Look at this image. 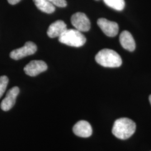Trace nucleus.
<instances>
[{"instance_id":"1","label":"nucleus","mask_w":151,"mask_h":151,"mask_svg":"<svg viewBox=\"0 0 151 151\" xmlns=\"http://www.w3.org/2000/svg\"><path fill=\"white\" fill-rule=\"evenodd\" d=\"M136 129V124L131 119L123 118L117 119L114 123L112 133L120 139H127L133 135Z\"/></svg>"},{"instance_id":"2","label":"nucleus","mask_w":151,"mask_h":151,"mask_svg":"<svg viewBox=\"0 0 151 151\" xmlns=\"http://www.w3.org/2000/svg\"><path fill=\"white\" fill-rule=\"evenodd\" d=\"M95 60L98 64L105 67H119L122 64L120 55L110 49H104L99 51L95 56Z\"/></svg>"},{"instance_id":"3","label":"nucleus","mask_w":151,"mask_h":151,"mask_svg":"<svg viewBox=\"0 0 151 151\" xmlns=\"http://www.w3.org/2000/svg\"><path fill=\"white\" fill-rule=\"evenodd\" d=\"M58 40L61 43L73 47H81L86 42V37L82 32L76 29H67Z\"/></svg>"},{"instance_id":"4","label":"nucleus","mask_w":151,"mask_h":151,"mask_svg":"<svg viewBox=\"0 0 151 151\" xmlns=\"http://www.w3.org/2000/svg\"><path fill=\"white\" fill-rule=\"evenodd\" d=\"M71 23L76 29L81 32H88L91 27V23L87 16L82 12H76L71 17Z\"/></svg>"},{"instance_id":"5","label":"nucleus","mask_w":151,"mask_h":151,"mask_svg":"<svg viewBox=\"0 0 151 151\" xmlns=\"http://www.w3.org/2000/svg\"><path fill=\"white\" fill-rule=\"evenodd\" d=\"M37 50V47L35 44L32 42H27L23 47L11 52L10 56L13 60H20L27 56L34 54Z\"/></svg>"},{"instance_id":"6","label":"nucleus","mask_w":151,"mask_h":151,"mask_svg":"<svg viewBox=\"0 0 151 151\" xmlns=\"http://www.w3.org/2000/svg\"><path fill=\"white\" fill-rule=\"evenodd\" d=\"M97 25L108 37H114L119 32L118 24L115 22L108 20L105 18H100L97 20Z\"/></svg>"},{"instance_id":"7","label":"nucleus","mask_w":151,"mask_h":151,"mask_svg":"<svg viewBox=\"0 0 151 151\" xmlns=\"http://www.w3.org/2000/svg\"><path fill=\"white\" fill-rule=\"evenodd\" d=\"M48 65L41 60H34L30 62L24 67V70L27 75L34 77L47 70Z\"/></svg>"},{"instance_id":"8","label":"nucleus","mask_w":151,"mask_h":151,"mask_svg":"<svg viewBox=\"0 0 151 151\" xmlns=\"http://www.w3.org/2000/svg\"><path fill=\"white\" fill-rule=\"evenodd\" d=\"M19 92V87L16 86L12 87L8 91L5 97L1 103V108L3 111H9L14 106Z\"/></svg>"},{"instance_id":"9","label":"nucleus","mask_w":151,"mask_h":151,"mask_svg":"<svg viewBox=\"0 0 151 151\" xmlns=\"http://www.w3.org/2000/svg\"><path fill=\"white\" fill-rule=\"evenodd\" d=\"M73 132L78 137L88 138L92 135V129L91 125L88 122L85 120H81L74 125Z\"/></svg>"},{"instance_id":"10","label":"nucleus","mask_w":151,"mask_h":151,"mask_svg":"<svg viewBox=\"0 0 151 151\" xmlns=\"http://www.w3.org/2000/svg\"><path fill=\"white\" fill-rule=\"evenodd\" d=\"M67 29V25L65 22L57 20L50 25L47 30V35L49 38H59Z\"/></svg>"},{"instance_id":"11","label":"nucleus","mask_w":151,"mask_h":151,"mask_svg":"<svg viewBox=\"0 0 151 151\" xmlns=\"http://www.w3.org/2000/svg\"><path fill=\"white\" fill-rule=\"evenodd\" d=\"M119 41L121 45L125 49L130 52H133L135 50V40L132 35L128 31L124 30L120 34Z\"/></svg>"},{"instance_id":"12","label":"nucleus","mask_w":151,"mask_h":151,"mask_svg":"<svg viewBox=\"0 0 151 151\" xmlns=\"http://www.w3.org/2000/svg\"><path fill=\"white\" fill-rule=\"evenodd\" d=\"M33 1L38 9L43 12L52 14L55 11V6L47 0H33Z\"/></svg>"},{"instance_id":"13","label":"nucleus","mask_w":151,"mask_h":151,"mask_svg":"<svg viewBox=\"0 0 151 151\" xmlns=\"http://www.w3.org/2000/svg\"><path fill=\"white\" fill-rule=\"evenodd\" d=\"M104 1L109 7L117 11H122L125 7L124 0H104Z\"/></svg>"},{"instance_id":"14","label":"nucleus","mask_w":151,"mask_h":151,"mask_svg":"<svg viewBox=\"0 0 151 151\" xmlns=\"http://www.w3.org/2000/svg\"><path fill=\"white\" fill-rule=\"evenodd\" d=\"M9 83V78L6 76L0 77V98L5 93Z\"/></svg>"},{"instance_id":"15","label":"nucleus","mask_w":151,"mask_h":151,"mask_svg":"<svg viewBox=\"0 0 151 151\" xmlns=\"http://www.w3.org/2000/svg\"><path fill=\"white\" fill-rule=\"evenodd\" d=\"M52 4L55 6H57L59 7H65L67 5L65 0H47Z\"/></svg>"},{"instance_id":"16","label":"nucleus","mask_w":151,"mask_h":151,"mask_svg":"<svg viewBox=\"0 0 151 151\" xmlns=\"http://www.w3.org/2000/svg\"><path fill=\"white\" fill-rule=\"evenodd\" d=\"M20 1H21V0H7L8 2H9L10 4L12 5L17 4L19 3Z\"/></svg>"},{"instance_id":"17","label":"nucleus","mask_w":151,"mask_h":151,"mask_svg":"<svg viewBox=\"0 0 151 151\" xmlns=\"http://www.w3.org/2000/svg\"><path fill=\"white\" fill-rule=\"evenodd\" d=\"M149 100H150V104H151V95L150 96V97H149Z\"/></svg>"}]
</instances>
